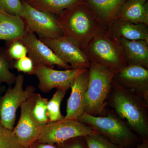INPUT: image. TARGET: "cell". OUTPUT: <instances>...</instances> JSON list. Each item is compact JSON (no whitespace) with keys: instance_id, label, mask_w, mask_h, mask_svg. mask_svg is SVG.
Here are the masks:
<instances>
[{"instance_id":"1","label":"cell","mask_w":148,"mask_h":148,"mask_svg":"<svg viewBox=\"0 0 148 148\" xmlns=\"http://www.w3.org/2000/svg\"><path fill=\"white\" fill-rule=\"evenodd\" d=\"M143 140H148V102L113 80L106 106Z\"/></svg>"},{"instance_id":"2","label":"cell","mask_w":148,"mask_h":148,"mask_svg":"<svg viewBox=\"0 0 148 148\" xmlns=\"http://www.w3.org/2000/svg\"><path fill=\"white\" fill-rule=\"evenodd\" d=\"M83 3L65 10L56 18L64 36L84 50L103 28L87 4Z\"/></svg>"},{"instance_id":"3","label":"cell","mask_w":148,"mask_h":148,"mask_svg":"<svg viewBox=\"0 0 148 148\" xmlns=\"http://www.w3.org/2000/svg\"><path fill=\"white\" fill-rule=\"evenodd\" d=\"M84 51L90 62L117 72L127 66L120 40L102 28L88 44Z\"/></svg>"},{"instance_id":"4","label":"cell","mask_w":148,"mask_h":148,"mask_svg":"<svg viewBox=\"0 0 148 148\" xmlns=\"http://www.w3.org/2000/svg\"><path fill=\"white\" fill-rule=\"evenodd\" d=\"M77 120L91 126L121 148L132 147L143 140L112 112L101 116H93L84 113Z\"/></svg>"},{"instance_id":"5","label":"cell","mask_w":148,"mask_h":148,"mask_svg":"<svg viewBox=\"0 0 148 148\" xmlns=\"http://www.w3.org/2000/svg\"><path fill=\"white\" fill-rule=\"evenodd\" d=\"M88 86L86 93L84 113L101 116L106 112V102L117 72L90 62Z\"/></svg>"},{"instance_id":"6","label":"cell","mask_w":148,"mask_h":148,"mask_svg":"<svg viewBox=\"0 0 148 148\" xmlns=\"http://www.w3.org/2000/svg\"><path fill=\"white\" fill-rule=\"evenodd\" d=\"M96 132L91 126L78 120L65 119L49 122L42 127L38 142L61 144L73 138L84 137Z\"/></svg>"},{"instance_id":"7","label":"cell","mask_w":148,"mask_h":148,"mask_svg":"<svg viewBox=\"0 0 148 148\" xmlns=\"http://www.w3.org/2000/svg\"><path fill=\"white\" fill-rule=\"evenodd\" d=\"M24 77L19 74L16 76L13 87H10L0 96V120L4 127L12 130L17 110L28 98L35 93L36 88L32 86L23 88Z\"/></svg>"},{"instance_id":"8","label":"cell","mask_w":148,"mask_h":148,"mask_svg":"<svg viewBox=\"0 0 148 148\" xmlns=\"http://www.w3.org/2000/svg\"><path fill=\"white\" fill-rule=\"evenodd\" d=\"M23 18L27 31L36 34L39 38H56L64 36L53 14L39 10L27 3H22Z\"/></svg>"},{"instance_id":"9","label":"cell","mask_w":148,"mask_h":148,"mask_svg":"<svg viewBox=\"0 0 148 148\" xmlns=\"http://www.w3.org/2000/svg\"><path fill=\"white\" fill-rule=\"evenodd\" d=\"M71 69H88L90 62L79 46L64 36L56 38H39Z\"/></svg>"},{"instance_id":"10","label":"cell","mask_w":148,"mask_h":148,"mask_svg":"<svg viewBox=\"0 0 148 148\" xmlns=\"http://www.w3.org/2000/svg\"><path fill=\"white\" fill-rule=\"evenodd\" d=\"M38 93H34L20 106L21 114L18 123L12 130L21 145L29 147L37 142L41 133L42 127L34 118L32 109Z\"/></svg>"},{"instance_id":"11","label":"cell","mask_w":148,"mask_h":148,"mask_svg":"<svg viewBox=\"0 0 148 148\" xmlns=\"http://www.w3.org/2000/svg\"><path fill=\"white\" fill-rule=\"evenodd\" d=\"M86 69L58 71L47 66H35L33 74L38 77L39 88L42 92H48L55 88L67 91L74 79Z\"/></svg>"},{"instance_id":"12","label":"cell","mask_w":148,"mask_h":148,"mask_svg":"<svg viewBox=\"0 0 148 148\" xmlns=\"http://www.w3.org/2000/svg\"><path fill=\"white\" fill-rule=\"evenodd\" d=\"M113 81L122 88L148 102V69L139 65H127L116 73Z\"/></svg>"},{"instance_id":"13","label":"cell","mask_w":148,"mask_h":148,"mask_svg":"<svg viewBox=\"0 0 148 148\" xmlns=\"http://www.w3.org/2000/svg\"><path fill=\"white\" fill-rule=\"evenodd\" d=\"M19 40L27 48L28 56L32 59L34 66L53 68L56 65L65 69H71V66L63 62L50 48L38 38L34 33L27 31Z\"/></svg>"},{"instance_id":"14","label":"cell","mask_w":148,"mask_h":148,"mask_svg":"<svg viewBox=\"0 0 148 148\" xmlns=\"http://www.w3.org/2000/svg\"><path fill=\"white\" fill-rule=\"evenodd\" d=\"M89 69L85 70L74 79L71 86V92L67 101L64 119L77 120L84 113L86 93L89 80Z\"/></svg>"},{"instance_id":"15","label":"cell","mask_w":148,"mask_h":148,"mask_svg":"<svg viewBox=\"0 0 148 148\" xmlns=\"http://www.w3.org/2000/svg\"><path fill=\"white\" fill-rule=\"evenodd\" d=\"M102 27L109 29L126 0H85Z\"/></svg>"},{"instance_id":"16","label":"cell","mask_w":148,"mask_h":148,"mask_svg":"<svg viewBox=\"0 0 148 148\" xmlns=\"http://www.w3.org/2000/svg\"><path fill=\"white\" fill-rule=\"evenodd\" d=\"M108 30L111 35L119 39L142 40L148 42V26L145 24H135L116 18Z\"/></svg>"},{"instance_id":"17","label":"cell","mask_w":148,"mask_h":148,"mask_svg":"<svg viewBox=\"0 0 148 148\" xmlns=\"http://www.w3.org/2000/svg\"><path fill=\"white\" fill-rule=\"evenodd\" d=\"M26 32L23 18L0 9V40L10 42L20 40Z\"/></svg>"},{"instance_id":"18","label":"cell","mask_w":148,"mask_h":148,"mask_svg":"<svg viewBox=\"0 0 148 148\" xmlns=\"http://www.w3.org/2000/svg\"><path fill=\"white\" fill-rule=\"evenodd\" d=\"M116 18L148 26L147 0H126L120 8Z\"/></svg>"},{"instance_id":"19","label":"cell","mask_w":148,"mask_h":148,"mask_svg":"<svg viewBox=\"0 0 148 148\" xmlns=\"http://www.w3.org/2000/svg\"><path fill=\"white\" fill-rule=\"evenodd\" d=\"M127 65H136L148 69V42L144 40L121 39Z\"/></svg>"},{"instance_id":"20","label":"cell","mask_w":148,"mask_h":148,"mask_svg":"<svg viewBox=\"0 0 148 148\" xmlns=\"http://www.w3.org/2000/svg\"><path fill=\"white\" fill-rule=\"evenodd\" d=\"M83 2V0H29V4L39 10L58 14Z\"/></svg>"},{"instance_id":"21","label":"cell","mask_w":148,"mask_h":148,"mask_svg":"<svg viewBox=\"0 0 148 148\" xmlns=\"http://www.w3.org/2000/svg\"><path fill=\"white\" fill-rule=\"evenodd\" d=\"M67 91L57 89L52 98L48 101L47 111L49 122H53L64 119V116L61 112V102Z\"/></svg>"},{"instance_id":"22","label":"cell","mask_w":148,"mask_h":148,"mask_svg":"<svg viewBox=\"0 0 148 148\" xmlns=\"http://www.w3.org/2000/svg\"><path fill=\"white\" fill-rule=\"evenodd\" d=\"M47 98L38 93L36 99L32 109V114L37 122L42 127L49 122L47 111Z\"/></svg>"},{"instance_id":"23","label":"cell","mask_w":148,"mask_h":148,"mask_svg":"<svg viewBox=\"0 0 148 148\" xmlns=\"http://www.w3.org/2000/svg\"><path fill=\"white\" fill-rule=\"evenodd\" d=\"M87 148H120L96 132L83 137Z\"/></svg>"},{"instance_id":"24","label":"cell","mask_w":148,"mask_h":148,"mask_svg":"<svg viewBox=\"0 0 148 148\" xmlns=\"http://www.w3.org/2000/svg\"><path fill=\"white\" fill-rule=\"evenodd\" d=\"M10 59L5 52L0 53V84H12L16 80V76L10 70Z\"/></svg>"},{"instance_id":"25","label":"cell","mask_w":148,"mask_h":148,"mask_svg":"<svg viewBox=\"0 0 148 148\" xmlns=\"http://www.w3.org/2000/svg\"><path fill=\"white\" fill-rule=\"evenodd\" d=\"M25 148L21 145L12 130L0 125V148Z\"/></svg>"},{"instance_id":"26","label":"cell","mask_w":148,"mask_h":148,"mask_svg":"<svg viewBox=\"0 0 148 148\" xmlns=\"http://www.w3.org/2000/svg\"><path fill=\"white\" fill-rule=\"evenodd\" d=\"M9 42V46L5 53L10 59L17 60L27 56V48L20 40H15Z\"/></svg>"},{"instance_id":"27","label":"cell","mask_w":148,"mask_h":148,"mask_svg":"<svg viewBox=\"0 0 148 148\" xmlns=\"http://www.w3.org/2000/svg\"><path fill=\"white\" fill-rule=\"evenodd\" d=\"M0 9L10 14L21 17L23 5L20 0H0Z\"/></svg>"},{"instance_id":"28","label":"cell","mask_w":148,"mask_h":148,"mask_svg":"<svg viewBox=\"0 0 148 148\" xmlns=\"http://www.w3.org/2000/svg\"><path fill=\"white\" fill-rule=\"evenodd\" d=\"M13 67L18 71L33 74L35 66L32 59L27 56L16 60L14 64Z\"/></svg>"},{"instance_id":"29","label":"cell","mask_w":148,"mask_h":148,"mask_svg":"<svg viewBox=\"0 0 148 148\" xmlns=\"http://www.w3.org/2000/svg\"><path fill=\"white\" fill-rule=\"evenodd\" d=\"M30 148H62L61 147H57L54 145L52 144H47V143H40V142H35L33 144Z\"/></svg>"},{"instance_id":"30","label":"cell","mask_w":148,"mask_h":148,"mask_svg":"<svg viewBox=\"0 0 148 148\" xmlns=\"http://www.w3.org/2000/svg\"><path fill=\"white\" fill-rule=\"evenodd\" d=\"M78 138H73V142L65 147L62 148H85L82 142L77 140Z\"/></svg>"},{"instance_id":"31","label":"cell","mask_w":148,"mask_h":148,"mask_svg":"<svg viewBox=\"0 0 148 148\" xmlns=\"http://www.w3.org/2000/svg\"><path fill=\"white\" fill-rule=\"evenodd\" d=\"M128 148H148V140H143L141 143L135 147Z\"/></svg>"},{"instance_id":"32","label":"cell","mask_w":148,"mask_h":148,"mask_svg":"<svg viewBox=\"0 0 148 148\" xmlns=\"http://www.w3.org/2000/svg\"><path fill=\"white\" fill-rule=\"evenodd\" d=\"M3 87L0 86V95L1 94L2 92H3Z\"/></svg>"},{"instance_id":"33","label":"cell","mask_w":148,"mask_h":148,"mask_svg":"<svg viewBox=\"0 0 148 148\" xmlns=\"http://www.w3.org/2000/svg\"><path fill=\"white\" fill-rule=\"evenodd\" d=\"M1 120H0V125H1Z\"/></svg>"},{"instance_id":"34","label":"cell","mask_w":148,"mask_h":148,"mask_svg":"<svg viewBox=\"0 0 148 148\" xmlns=\"http://www.w3.org/2000/svg\"><path fill=\"white\" fill-rule=\"evenodd\" d=\"M25 148H30V147H29Z\"/></svg>"}]
</instances>
